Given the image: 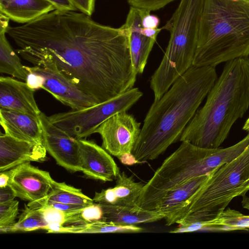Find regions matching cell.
Listing matches in <instances>:
<instances>
[{
    "label": "cell",
    "instance_id": "cell-4",
    "mask_svg": "<svg viewBox=\"0 0 249 249\" xmlns=\"http://www.w3.org/2000/svg\"><path fill=\"white\" fill-rule=\"evenodd\" d=\"M249 56V0H204L192 66Z\"/></svg>",
    "mask_w": 249,
    "mask_h": 249
},
{
    "label": "cell",
    "instance_id": "cell-33",
    "mask_svg": "<svg viewBox=\"0 0 249 249\" xmlns=\"http://www.w3.org/2000/svg\"><path fill=\"white\" fill-rule=\"evenodd\" d=\"M51 2L55 7V9L60 10L76 11L71 0H47Z\"/></svg>",
    "mask_w": 249,
    "mask_h": 249
},
{
    "label": "cell",
    "instance_id": "cell-3",
    "mask_svg": "<svg viewBox=\"0 0 249 249\" xmlns=\"http://www.w3.org/2000/svg\"><path fill=\"white\" fill-rule=\"evenodd\" d=\"M249 107V57L226 62L220 75L182 132L179 141L218 148Z\"/></svg>",
    "mask_w": 249,
    "mask_h": 249
},
{
    "label": "cell",
    "instance_id": "cell-6",
    "mask_svg": "<svg viewBox=\"0 0 249 249\" xmlns=\"http://www.w3.org/2000/svg\"><path fill=\"white\" fill-rule=\"evenodd\" d=\"M204 0H180L171 18L162 27L170 37L163 58L150 80L154 100H159L192 66L196 50Z\"/></svg>",
    "mask_w": 249,
    "mask_h": 249
},
{
    "label": "cell",
    "instance_id": "cell-1",
    "mask_svg": "<svg viewBox=\"0 0 249 249\" xmlns=\"http://www.w3.org/2000/svg\"><path fill=\"white\" fill-rule=\"evenodd\" d=\"M6 34L19 49L50 54L60 71L98 104L133 88L137 74L123 26L102 25L80 11L55 9L9 26Z\"/></svg>",
    "mask_w": 249,
    "mask_h": 249
},
{
    "label": "cell",
    "instance_id": "cell-26",
    "mask_svg": "<svg viewBox=\"0 0 249 249\" xmlns=\"http://www.w3.org/2000/svg\"><path fill=\"white\" fill-rule=\"evenodd\" d=\"M249 229V215L228 208L210 223L208 230L233 231Z\"/></svg>",
    "mask_w": 249,
    "mask_h": 249
},
{
    "label": "cell",
    "instance_id": "cell-22",
    "mask_svg": "<svg viewBox=\"0 0 249 249\" xmlns=\"http://www.w3.org/2000/svg\"><path fill=\"white\" fill-rule=\"evenodd\" d=\"M50 202L83 206L94 203L92 198L85 195L81 189L69 185L65 182H56L44 198L37 202H29L28 204L39 205Z\"/></svg>",
    "mask_w": 249,
    "mask_h": 249
},
{
    "label": "cell",
    "instance_id": "cell-14",
    "mask_svg": "<svg viewBox=\"0 0 249 249\" xmlns=\"http://www.w3.org/2000/svg\"><path fill=\"white\" fill-rule=\"evenodd\" d=\"M208 176L209 174L193 178L166 194L156 209L164 216L166 226L177 223L183 216Z\"/></svg>",
    "mask_w": 249,
    "mask_h": 249
},
{
    "label": "cell",
    "instance_id": "cell-37",
    "mask_svg": "<svg viewBox=\"0 0 249 249\" xmlns=\"http://www.w3.org/2000/svg\"><path fill=\"white\" fill-rule=\"evenodd\" d=\"M241 204L242 207L249 211V196L245 195H243Z\"/></svg>",
    "mask_w": 249,
    "mask_h": 249
},
{
    "label": "cell",
    "instance_id": "cell-23",
    "mask_svg": "<svg viewBox=\"0 0 249 249\" xmlns=\"http://www.w3.org/2000/svg\"><path fill=\"white\" fill-rule=\"evenodd\" d=\"M6 31L0 29V72L25 81L29 71L7 39Z\"/></svg>",
    "mask_w": 249,
    "mask_h": 249
},
{
    "label": "cell",
    "instance_id": "cell-27",
    "mask_svg": "<svg viewBox=\"0 0 249 249\" xmlns=\"http://www.w3.org/2000/svg\"><path fill=\"white\" fill-rule=\"evenodd\" d=\"M101 221H104L102 207L100 204L94 202L78 209L67 211L65 225L84 224Z\"/></svg>",
    "mask_w": 249,
    "mask_h": 249
},
{
    "label": "cell",
    "instance_id": "cell-38",
    "mask_svg": "<svg viewBox=\"0 0 249 249\" xmlns=\"http://www.w3.org/2000/svg\"><path fill=\"white\" fill-rule=\"evenodd\" d=\"M243 130L249 133V118L246 121L243 127Z\"/></svg>",
    "mask_w": 249,
    "mask_h": 249
},
{
    "label": "cell",
    "instance_id": "cell-19",
    "mask_svg": "<svg viewBox=\"0 0 249 249\" xmlns=\"http://www.w3.org/2000/svg\"><path fill=\"white\" fill-rule=\"evenodd\" d=\"M113 187L95 192L94 202L103 205L120 207H135L144 184L137 182L132 176L128 177L124 172L120 173Z\"/></svg>",
    "mask_w": 249,
    "mask_h": 249
},
{
    "label": "cell",
    "instance_id": "cell-31",
    "mask_svg": "<svg viewBox=\"0 0 249 249\" xmlns=\"http://www.w3.org/2000/svg\"><path fill=\"white\" fill-rule=\"evenodd\" d=\"M25 82L31 89L36 90L38 89H42L44 82V78L39 74L29 72Z\"/></svg>",
    "mask_w": 249,
    "mask_h": 249
},
{
    "label": "cell",
    "instance_id": "cell-36",
    "mask_svg": "<svg viewBox=\"0 0 249 249\" xmlns=\"http://www.w3.org/2000/svg\"><path fill=\"white\" fill-rule=\"evenodd\" d=\"M10 177V170L0 172V188L8 185Z\"/></svg>",
    "mask_w": 249,
    "mask_h": 249
},
{
    "label": "cell",
    "instance_id": "cell-11",
    "mask_svg": "<svg viewBox=\"0 0 249 249\" xmlns=\"http://www.w3.org/2000/svg\"><path fill=\"white\" fill-rule=\"evenodd\" d=\"M39 119L42 126L43 143L56 163L72 172H81L78 140L53 124L44 113Z\"/></svg>",
    "mask_w": 249,
    "mask_h": 249
},
{
    "label": "cell",
    "instance_id": "cell-32",
    "mask_svg": "<svg viewBox=\"0 0 249 249\" xmlns=\"http://www.w3.org/2000/svg\"><path fill=\"white\" fill-rule=\"evenodd\" d=\"M160 23L158 17L148 13L146 14L142 19V26L143 28L157 29Z\"/></svg>",
    "mask_w": 249,
    "mask_h": 249
},
{
    "label": "cell",
    "instance_id": "cell-20",
    "mask_svg": "<svg viewBox=\"0 0 249 249\" xmlns=\"http://www.w3.org/2000/svg\"><path fill=\"white\" fill-rule=\"evenodd\" d=\"M55 10L47 0H0V14L22 24Z\"/></svg>",
    "mask_w": 249,
    "mask_h": 249
},
{
    "label": "cell",
    "instance_id": "cell-15",
    "mask_svg": "<svg viewBox=\"0 0 249 249\" xmlns=\"http://www.w3.org/2000/svg\"><path fill=\"white\" fill-rule=\"evenodd\" d=\"M148 13L150 11L131 6L123 25L127 34L131 61L137 74L143 72L156 40L144 36L141 32L142 18Z\"/></svg>",
    "mask_w": 249,
    "mask_h": 249
},
{
    "label": "cell",
    "instance_id": "cell-7",
    "mask_svg": "<svg viewBox=\"0 0 249 249\" xmlns=\"http://www.w3.org/2000/svg\"><path fill=\"white\" fill-rule=\"evenodd\" d=\"M249 190V146L237 157L218 167L195 194L179 226L215 220L234 197Z\"/></svg>",
    "mask_w": 249,
    "mask_h": 249
},
{
    "label": "cell",
    "instance_id": "cell-10",
    "mask_svg": "<svg viewBox=\"0 0 249 249\" xmlns=\"http://www.w3.org/2000/svg\"><path fill=\"white\" fill-rule=\"evenodd\" d=\"M141 123L126 111L117 113L102 123L94 133H99L102 147L120 160L131 154L141 133Z\"/></svg>",
    "mask_w": 249,
    "mask_h": 249
},
{
    "label": "cell",
    "instance_id": "cell-18",
    "mask_svg": "<svg viewBox=\"0 0 249 249\" xmlns=\"http://www.w3.org/2000/svg\"><path fill=\"white\" fill-rule=\"evenodd\" d=\"M0 124L5 134L15 139L44 144L39 118L0 108Z\"/></svg>",
    "mask_w": 249,
    "mask_h": 249
},
{
    "label": "cell",
    "instance_id": "cell-2",
    "mask_svg": "<svg viewBox=\"0 0 249 249\" xmlns=\"http://www.w3.org/2000/svg\"><path fill=\"white\" fill-rule=\"evenodd\" d=\"M217 78L215 67L192 66L153 102L132 152L137 163L157 159L179 140Z\"/></svg>",
    "mask_w": 249,
    "mask_h": 249
},
{
    "label": "cell",
    "instance_id": "cell-25",
    "mask_svg": "<svg viewBox=\"0 0 249 249\" xmlns=\"http://www.w3.org/2000/svg\"><path fill=\"white\" fill-rule=\"evenodd\" d=\"M135 230L133 225L101 221L84 224L62 226L58 229L56 233H133Z\"/></svg>",
    "mask_w": 249,
    "mask_h": 249
},
{
    "label": "cell",
    "instance_id": "cell-34",
    "mask_svg": "<svg viewBox=\"0 0 249 249\" xmlns=\"http://www.w3.org/2000/svg\"><path fill=\"white\" fill-rule=\"evenodd\" d=\"M16 197L15 192L9 186L0 189V203L13 200Z\"/></svg>",
    "mask_w": 249,
    "mask_h": 249
},
{
    "label": "cell",
    "instance_id": "cell-12",
    "mask_svg": "<svg viewBox=\"0 0 249 249\" xmlns=\"http://www.w3.org/2000/svg\"><path fill=\"white\" fill-rule=\"evenodd\" d=\"M10 170L8 183L16 197L31 203L37 202L44 198L56 181L49 172L40 169L27 162Z\"/></svg>",
    "mask_w": 249,
    "mask_h": 249
},
{
    "label": "cell",
    "instance_id": "cell-21",
    "mask_svg": "<svg viewBox=\"0 0 249 249\" xmlns=\"http://www.w3.org/2000/svg\"><path fill=\"white\" fill-rule=\"evenodd\" d=\"M100 205L103 210L104 221L137 225L152 223L164 218L163 214L159 211L146 210L139 206L130 207Z\"/></svg>",
    "mask_w": 249,
    "mask_h": 249
},
{
    "label": "cell",
    "instance_id": "cell-29",
    "mask_svg": "<svg viewBox=\"0 0 249 249\" xmlns=\"http://www.w3.org/2000/svg\"><path fill=\"white\" fill-rule=\"evenodd\" d=\"M131 6L149 11L159 10L175 0H127Z\"/></svg>",
    "mask_w": 249,
    "mask_h": 249
},
{
    "label": "cell",
    "instance_id": "cell-30",
    "mask_svg": "<svg viewBox=\"0 0 249 249\" xmlns=\"http://www.w3.org/2000/svg\"><path fill=\"white\" fill-rule=\"evenodd\" d=\"M77 10L89 16L94 11L95 0H71Z\"/></svg>",
    "mask_w": 249,
    "mask_h": 249
},
{
    "label": "cell",
    "instance_id": "cell-35",
    "mask_svg": "<svg viewBox=\"0 0 249 249\" xmlns=\"http://www.w3.org/2000/svg\"><path fill=\"white\" fill-rule=\"evenodd\" d=\"M161 30H162V28L151 29L142 27L141 29V32L143 35L147 37L156 39L159 33Z\"/></svg>",
    "mask_w": 249,
    "mask_h": 249
},
{
    "label": "cell",
    "instance_id": "cell-13",
    "mask_svg": "<svg viewBox=\"0 0 249 249\" xmlns=\"http://www.w3.org/2000/svg\"><path fill=\"white\" fill-rule=\"evenodd\" d=\"M82 172L87 177L103 181L116 179L120 170L112 157L93 141L78 140Z\"/></svg>",
    "mask_w": 249,
    "mask_h": 249
},
{
    "label": "cell",
    "instance_id": "cell-24",
    "mask_svg": "<svg viewBox=\"0 0 249 249\" xmlns=\"http://www.w3.org/2000/svg\"><path fill=\"white\" fill-rule=\"evenodd\" d=\"M18 221L13 225L0 229L1 233L31 231L38 230H46L48 226L39 207L25 205Z\"/></svg>",
    "mask_w": 249,
    "mask_h": 249
},
{
    "label": "cell",
    "instance_id": "cell-5",
    "mask_svg": "<svg viewBox=\"0 0 249 249\" xmlns=\"http://www.w3.org/2000/svg\"><path fill=\"white\" fill-rule=\"evenodd\" d=\"M168 156L144 184L138 205L156 210L166 194L195 177L208 175L237 157L249 146V133L241 141L225 148H206L187 141Z\"/></svg>",
    "mask_w": 249,
    "mask_h": 249
},
{
    "label": "cell",
    "instance_id": "cell-17",
    "mask_svg": "<svg viewBox=\"0 0 249 249\" xmlns=\"http://www.w3.org/2000/svg\"><path fill=\"white\" fill-rule=\"evenodd\" d=\"M35 90L26 82L10 77H0V107L39 118L41 113L34 97Z\"/></svg>",
    "mask_w": 249,
    "mask_h": 249
},
{
    "label": "cell",
    "instance_id": "cell-16",
    "mask_svg": "<svg viewBox=\"0 0 249 249\" xmlns=\"http://www.w3.org/2000/svg\"><path fill=\"white\" fill-rule=\"evenodd\" d=\"M46 153L44 144L19 140L1 133L0 172L27 162H43L46 160Z\"/></svg>",
    "mask_w": 249,
    "mask_h": 249
},
{
    "label": "cell",
    "instance_id": "cell-28",
    "mask_svg": "<svg viewBox=\"0 0 249 249\" xmlns=\"http://www.w3.org/2000/svg\"><path fill=\"white\" fill-rule=\"evenodd\" d=\"M18 201L13 200L0 203V229L14 224L19 214Z\"/></svg>",
    "mask_w": 249,
    "mask_h": 249
},
{
    "label": "cell",
    "instance_id": "cell-9",
    "mask_svg": "<svg viewBox=\"0 0 249 249\" xmlns=\"http://www.w3.org/2000/svg\"><path fill=\"white\" fill-rule=\"evenodd\" d=\"M18 53L33 67L25 66L29 72L40 74L44 78L42 89L49 92L63 104L72 109H81L98 104L92 97L80 89L57 67L48 53L18 49Z\"/></svg>",
    "mask_w": 249,
    "mask_h": 249
},
{
    "label": "cell",
    "instance_id": "cell-8",
    "mask_svg": "<svg viewBox=\"0 0 249 249\" xmlns=\"http://www.w3.org/2000/svg\"><path fill=\"white\" fill-rule=\"evenodd\" d=\"M142 96L137 88L111 99L81 109H72L48 116L49 120L71 136L79 140L94 133L97 128L113 115L127 111Z\"/></svg>",
    "mask_w": 249,
    "mask_h": 249
}]
</instances>
